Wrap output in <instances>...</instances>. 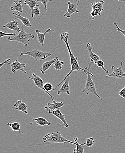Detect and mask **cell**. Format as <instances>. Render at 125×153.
I'll use <instances>...</instances> for the list:
<instances>
[{
	"instance_id": "6da1fadb",
	"label": "cell",
	"mask_w": 125,
	"mask_h": 153,
	"mask_svg": "<svg viewBox=\"0 0 125 153\" xmlns=\"http://www.w3.org/2000/svg\"><path fill=\"white\" fill-rule=\"evenodd\" d=\"M69 35V34L67 33H62L61 35V40H63L65 44L66 45L67 50H68V53H69V56L70 57V60H71V70L69 72V73L67 74V75L65 76L64 78L63 79L62 81L58 85H56L55 88H54V90H56L57 87H59L64 81H65L67 78L68 76H70L73 72L79 71H83L85 74L87 72V70L86 68H85V69H83L79 66L78 62V58L75 57V56L73 55V53H72V51H71L70 46H69V43H68V39Z\"/></svg>"
},
{
	"instance_id": "7a4b0ae2",
	"label": "cell",
	"mask_w": 125,
	"mask_h": 153,
	"mask_svg": "<svg viewBox=\"0 0 125 153\" xmlns=\"http://www.w3.org/2000/svg\"><path fill=\"white\" fill-rule=\"evenodd\" d=\"M92 62L88 64L86 66L87 70V72L86 74L87 75V81L85 84V88L82 91V93H86V94L89 95L90 94H92L95 96L98 97L101 100H103V99L100 96L97 94L96 91V88L94 84V82L91 78V76H95L92 73L90 72L91 66L92 64Z\"/></svg>"
},
{
	"instance_id": "3957f363",
	"label": "cell",
	"mask_w": 125,
	"mask_h": 153,
	"mask_svg": "<svg viewBox=\"0 0 125 153\" xmlns=\"http://www.w3.org/2000/svg\"><path fill=\"white\" fill-rule=\"evenodd\" d=\"M43 141L44 143H64L73 144L76 145V143L71 141L63 137L60 132L57 131L52 133H48L43 138Z\"/></svg>"
},
{
	"instance_id": "277c9868",
	"label": "cell",
	"mask_w": 125,
	"mask_h": 153,
	"mask_svg": "<svg viewBox=\"0 0 125 153\" xmlns=\"http://www.w3.org/2000/svg\"><path fill=\"white\" fill-rule=\"evenodd\" d=\"M35 36L31 33H27L24 30L23 25L21 26V31L18 36H15L14 37L11 38L9 37L8 40L10 41H17L20 42L27 48L28 44L31 42V39L34 38Z\"/></svg>"
},
{
	"instance_id": "5b68a950",
	"label": "cell",
	"mask_w": 125,
	"mask_h": 153,
	"mask_svg": "<svg viewBox=\"0 0 125 153\" xmlns=\"http://www.w3.org/2000/svg\"><path fill=\"white\" fill-rule=\"evenodd\" d=\"M20 56L22 55H28V56H31L37 61L46 59L52 55V53L50 51L43 52L38 49L33 50L31 51H28L26 53L20 52Z\"/></svg>"
},
{
	"instance_id": "8992f818",
	"label": "cell",
	"mask_w": 125,
	"mask_h": 153,
	"mask_svg": "<svg viewBox=\"0 0 125 153\" xmlns=\"http://www.w3.org/2000/svg\"><path fill=\"white\" fill-rule=\"evenodd\" d=\"M105 3L104 1H100L98 2L96 1L95 2H91V7H92V11L91 12V22L90 24L92 23L93 20L95 18V16H101V13L104 11L103 6Z\"/></svg>"
},
{
	"instance_id": "52a82bcc",
	"label": "cell",
	"mask_w": 125,
	"mask_h": 153,
	"mask_svg": "<svg viewBox=\"0 0 125 153\" xmlns=\"http://www.w3.org/2000/svg\"><path fill=\"white\" fill-rule=\"evenodd\" d=\"M32 75L33 76H28V78L34 81V83H35V85H36V86H37V87H38L39 88L42 89L45 93L48 94L50 97L53 102H56V101L54 100L53 97L51 94H50L49 92H47V91L45 90V89H44V82H43V80L42 79L41 77L40 76H38V75H36L34 73H32Z\"/></svg>"
},
{
	"instance_id": "ba28073f",
	"label": "cell",
	"mask_w": 125,
	"mask_h": 153,
	"mask_svg": "<svg viewBox=\"0 0 125 153\" xmlns=\"http://www.w3.org/2000/svg\"><path fill=\"white\" fill-rule=\"evenodd\" d=\"M124 62H121V66L118 68L114 66H112L113 72L112 73H108L105 77H112L116 78H122L125 77V72L123 71V66Z\"/></svg>"
},
{
	"instance_id": "9c48e42d",
	"label": "cell",
	"mask_w": 125,
	"mask_h": 153,
	"mask_svg": "<svg viewBox=\"0 0 125 153\" xmlns=\"http://www.w3.org/2000/svg\"><path fill=\"white\" fill-rule=\"evenodd\" d=\"M79 4V1H76V4L73 3L68 1L67 4L68 6V9L67 10L66 13L64 15V16L67 18H70L74 13H79V11L78 10Z\"/></svg>"
},
{
	"instance_id": "30bf717a",
	"label": "cell",
	"mask_w": 125,
	"mask_h": 153,
	"mask_svg": "<svg viewBox=\"0 0 125 153\" xmlns=\"http://www.w3.org/2000/svg\"><path fill=\"white\" fill-rule=\"evenodd\" d=\"M10 65L12 68V72L13 73H16L17 71H20L23 72L24 73L27 74L26 72L24 70V68L26 67V65L25 63H21L19 62L18 58H16V60L12 63H10Z\"/></svg>"
},
{
	"instance_id": "8fae6325",
	"label": "cell",
	"mask_w": 125,
	"mask_h": 153,
	"mask_svg": "<svg viewBox=\"0 0 125 153\" xmlns=\"http://www.w3.org/2000/svg\"><path fill=\"white\" fill-rule=\"evenodd\" d=\"M64 102H55L52 103H49L44 107V108L47 111H49V113L51 114L53 111H54L55 110L59 109L64 106Z\"/></svg>"
},
{
	"instance_id": "7c38bea8",
	"label": "cell",
	"mask_w": 125,
	"mask_h": 153,
	"mask_svg": "<svg viewBox=\"0 0 125 153\" xmlns=\"http://www.w3.org/2000/svg\"><path fill=\"white\" fill-rule=\"evenodd\" d=\"M70 76H69L65 81L64 83L63 84L61 87L58 90V93H57L58 95L65 94L67 95H70L71 94L70 86H69V81H70Z\"/></svg>"
},
{
	"instance_id": "4fadbf2b",
	"label": "cell",
	"mask_w": 125,
	"mask_h": 153,
	"mask_svg": "<svg viewBox=\"0 0 125 153\" xmlns=\"http://www.w3.org/2000/svg\"><path fill=\"white\" fill-rule=\"evenodd\" d=\"M94 46H91L90 43H88L87 44V48L89 52V57L91 59V61L92 63L96 64V62L100 60V58L92 51V48Z\"/></svg>"
},
{
	"instance_id": "5bb4252c",
	"label": "cell",
	"mask_w": 125,
	"mask_h": 153,
	"mask_svg": "<svg viewBox=\"0 0 125 153\" xmlns=\"http://www.w3.org/2000/svg\"><path fill=\"white\" fill-rule=\"evenodd\" d=\"M4 28H8L10 30L17 32L18 33H20L21 29L18 26V22L16 20H13V21H10L6 24L5 25L3 26Z\"/></svg>"
},
{
	"instance_id": "9a60e30c",
	"label": "cell",
	"mask_w": 125,
	"mask_h": 153,
	"mask_svg": "<svg viewBox=\"0 0 125 153\" xmlns=\"http://www.w3.org/2000/svg\"><path fill=\"white\" fill-rule=\"evenodd\" d=\"M14 107L16 109L22 111L25 114H28V106L25 103L22 102V100H18L14 105Z\"/></svg>"
},
{
	"instance_id": "2e32d148",
	"label": "cell",
	"mask_w": 125,
	"mask_h": 153,
	"mask_svg": "<svg viewBox=\"0 0 125 153\" xmlns=\"http://www.w3.org/2000/svg\"><path fill=\"white\" fill-rule=\"evenodd\" d=\"M55 32V31H52L50 28L48 29L45 33H42L41 32L38 30H36L35 31L36 33H37V36L38 40V42L41 44V46H43L44 44V39H45V37L47 34H51V32Z\"/></svg>"
},
{
	"instance_id": "e0dca14e",
	"label": "cell",
	"mask_w": 125,
	"mask_h": 153,
	"mask_svg": "<svg viewBox=\"0 0 125 153\" xmlns=\"http://www.w3.org/2000/svg\"><path fill=\"white\" fill-rule=\"evenodd\" d=\"M54 116H55L57 118L61 120L64 124V127L65 128H67L69 127V125L67 123V122L65 119V115L63 114L61 111H60V108L59 109L55 110L54 111H53L51 113Z\"/></svg>"
},
{
	"instance_id": "ac0fdd59",
	"label": "cell",
	"mask_w": 125,
	"mask_h": 153,
	"mask_svg": "<svg viewBox=\"0 0 125 153\" xmlns=\"http://www.w3.org/2000/svg\"><path fill=\"white\" fill-rule=\"evenodd\" d=\"M59 59V57H56L55 59H52L51 60L48 61L43 63L42 65V67L40 69V71H41V73L43 74H45L46 71H48L50 68L51 66H52L53 64Z\"/></svg>"
},
{
	"instance_id": "d6986e66",
	"label": "cell",
	"mask_w": 125,
	"mask_h": 153,
	"mask_svg": "<svg viewBox=\"0 0 125 153\" xmlns=\"http://www.w3.org/2000/svg\"><path fill=\"white\" fill-rule=\"evenodd\" d=\"M10 10L12 11H15L18 13L23 12V6L22 5V0H17L14 1V3L11 6Z\"/></svg>"
},
{
	"instance_id": "ffe728a7",
	"label": "cell",
	"mask_w": 125,
	"mask_h": 153,
	"mask_svg": "<svg viewBox=\"0 0 125 153\" xmlns=\"http://www.w3.org/2000/svg\"><path fill=\"white\" fill-rule=\"evenodd\" d=\"M13 15H14L15 17V19H19L23 23V25L27 27H29L30 28H32V25H31V23L29 21V19L26 17H24V16H21L20 14L16 13H13Z\"/></svg>"
},
{
	"instance_id": "44dd1931",
	"label": "cell",
	"mask_w": 125,
	"mask_h": 153,
	"mask_svg": "<svg viewBox=\"0 0 125 153\" xmlns=\"http://www.w3.org/2000/svg\"><path fill=\"white\" fill-rule=\"evenodd\" d=\"M78 138H74L76 147L74 149L73 153H83L84 151V146L86 144V143H79L78 142Z\"/></svg>"
},
{
	"instance_id": "7402d4cb",
	"label": "cell",
	"mask_w": 125,
	"mask_h": 153,
	"mask_svg": "<svg viewBox=\"0 0 125 153\" xmlns=\"http://www.w3.org/2000/svg\"><path fill=\"white\" fill-rule=\"evenodd\" d=\"M33 120L37 122V124L38 126H50L52 124V123L46 120L43 117H39L37 118L33 119Z\"/></svg>"
},
{
	"instance_id": "603a6c76",
	"label": "cell",
	"mask_w": 125,
	"mask_h": 153,
	"mask_svg": "<svg viewBox=\"0 0 125 153\" xmlns=\"http://www.w3.org/2000/svg\"><path fill=\"white\" fill-rule=\"evenodd\" d=\"M7 125H9L12 128V130L13 131H17L19 132L20 133H24L23 132L21 131V125L19 123L14 122L13 123H7Z\"/></svg>"
},
{
	"instance_id": "cb8c5ba5",
	"label": "cell",
	"mask_w": 125,
	"mask_h": 153,
	"mask_svg": "<svg viewBox=\"0 0 125 153\" xmlns=\"http://www.w3.org/2000/svg\"><path fill=\"white\" fill-rule=\"evenodd\" d=\"M38 3V1L37 0H25V4L26 5H28L30 8V10L31 11L33 10L36 5Z\"/></svg>"
},
{
	"instance_id": "d4e9b609",
	"label": "cell",
	"mask_w": 125,
	"mask_h": 153,
	"mask_svg": "<svg viewBox=\"0 0 125 153\" xmlns=\"http://www.w3.org/2000/svg\"><path fill=\"white\" fill-rule=\"evenodd\" d=\"M64 64V62L60 60L59 59H58L57 61L53 64V66L55 68V71H57L62 69V66Z\"/></svg>"
},
{
	"instance_id": "484cf974",
	"label": "cell",
	"mask_w": 125,
	"mask_h": 153,
	"mask_svg": "<svg viewBox=\"0 0 125 153\" xmlns=\"http://www.w3.org/2000/svg\"><path fill=\"white\" fill-rule=\"evenodd\" d=\"M40 11L39 8V5L37 4L36 7L33 9L32 11V14H31V17H34L35 16L36 18L39 17L40 15Z\"/></svg>"
},
{
	"instance_id": "4316f807",
	"label": "cell",
	"mask_w": 125,
	"mask_h": 153,
	"mask_svg": "<svg viewBox=\"0 0 125 153\" xmlns=\"http://www.w3.org/2000/svg\"><path fill=\"white\" fill-rule=\"evenodd\" d=\"M96 65H97V66L99 67H100L101 68L103 71H105L106 73L108 74L109 73V71L108 70H106L105 68L104 67V62L103 61L101 60H100L96 62Z\"/></svg>"
},
{
	"instance_id": "83f0119b",
	"label": "cell",
	"mask_w": 125,
	"mask_h": 153,
	"mask_svg": "<svg viewBox=\"0 0 125 153\" xmlns=\"http://www.w3.org/2000/svg\"><path fill=\"white\" fill-rule=\"evenodd\" d=\"M86 143L85 146L88 147H91L93 146L94 143V138L91 137V138H88L86 139Z\"/></svg>"
},
{
	"instance_id": "f1b7e54d",
	"label": "cell",
	"mask_w": 125,
	"mask_h": 153,
	"mask_svg": "<svg viewBox=\"0 0 125 153\" xmlns=\"http://www.w3.org/2000/svg\"><path fill=\"white\" fill-rule=\"evenodd\" d=\"M44 88L45 90H46L47 92H49V91H54V89L53 88V86L50 83H46L44 84Z\"/></svg>"
},
{
	"instance_id": "f546056e",
	"label": "cell",
	"mask_w": 125,
	"mask_h": 153,
	"mask_svg": "<svg viewBox=\"0 0 125 153\" xmlns=\"http://www.w3.org/2000/svg\"><path fill=\"white\" fill-rule=\"evenodd\" d=\"M38 2L41 3L44 5V10L46 12L48 11L47 10V4L49 2L52 1L53 0H37Z\"/></svg>"
},
{
	"instance_id": "4dcf8cb0",
	"label": "cell",
	"mask_w": 125,
	"mask_h": 153,
	"mask_svg": "<svg viewBox=\"0 0 125 153\" xmlns=\"http://www.w3.org/2000/svg\"><path fill=\"white\" fill-rule=\"evenodd\" d=\"M16 36V34L15 33H3V32H2L1 31L0 32V38H2V37L5 36Z\"/></svg>"
},
{
	"instance_id": "1f68e13d",
	"label": "cell",
	"mask_w": 125,
	"mask_h": 153,
	"mask_svg": "<svg viewBox=\"0 0 125 153\" xmlns=\"http://www.w3.org/2000/svg\"><path fill=\"white\" fill-rule=\"evenodd\" d=\"M114 24L115 25V26L116 27L117 31L118 32H120V33H122L125 37V31H123V30H122V29L119 28L118 25V23H117V22H114Z\"/></svg>"
},
{
	"instance_id": "d6a6232c",
	"label": "cell",
	"mask_w": 125,
	"mask_h": 153,
	"mask_svg": "<svg viewBox=\"0 0 125 153\" xmlns=\"http://www.w3.org/2000/svg\"><path fill=\"white\" fill-rule=\"evenodd\" d=\"M119 95L122 97L123 98L125 99V86L123 89L120 90V92L118 93Z\"/></svg>"
},
{
	"instance_id": "836d02e7",
	"label": "cell",
	"mask_w": 125,
	"mask_h": 153,
	"mask_svg": "<svg viewBox=\"0 0 125 153\" xmlns=\"http://www.w3.org/2000/svg\"><path fill=\"white\" fill-rule=\"evenodd\" d=\"M10 60V59H7L5 60L3 62H2V63H1V64H0V68H1L2 66H3L5 64H6V63H7V64H10V63H9V62Z\"/></svg>"
},
{
	"instance_id": "e575fe53",
	"label": "cell",
	"mask_w": 125,
	"mask_h": 153,
	"mask_svg": "<svg viewBox=\"0 0 125 153\" xmlns=\"http://www.w3.org/2000/svg\"><path fill=\"white\" fill-rule=\"evenodd\" d=\"M119 1L125 2V0H118Z\"/></svg>"
},
{
	"instance_id": "d590c367",
	"label": "cell",
	"mask_w": 125,
	"mask_h": 153,
	"mask_svg": "<svg viewBox=\"0 0 125 153\" xmlns=\"http://www.w3.org/2000/svg\"><path fill=\"white\" fill-rule=\"evenodd\" d=\"M76 1H79V0H76Z\"/></svg>"
}]
</instances>
